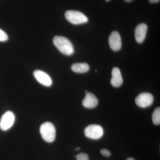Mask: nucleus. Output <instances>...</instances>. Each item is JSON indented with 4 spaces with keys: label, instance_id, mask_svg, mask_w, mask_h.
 I'll return each mask as SVG.
<instances>
[{
    "label": "nucleus",
    "instance_id": "obj_2",
    "mask_svg": "<svg viewBox=\"0 0 160 160\" xmlns=\"http://www.w3.org/2000/svg\"><path fill=\"white\" fill-rule=\"evenodd\" d=\"M40 131L42 138L47 142H52L55 139V127L52 123L49 122L43 123L40 127Z\"/></svg>",
    "mask_w": 160,
    "mask_h": 160
},
{
    "label": "nucleus",
    "instance_id": "obj_21",
    "mask_svg": "<svg viewBox=\"0 0 160 160\" xmlns=\"http://www.w3.org/2000/svg\"><path fill=\"white\" fill-rule=\"evenodd\" d=\"M106 1H107V2H108V1H110V0H106Z\"/></svg>",
    "mask_w": 160,
    "mask_h": 160
},
{
    "label": "nucleus",
    "instance_id": "obj_19",
    "mask_svg": "<svg viewBox=\"0 0 160 160\" xmlns=\"http://www.w3.org/2000/svg\"><path fill=\"white\" fill-rule=\"evenodd\" d=\"M127 160H135L134 159L132 158H128V159H127Z\"/></svg>",
    "mask_w": 160,
    "mask_h": 160
},
{
    "label": "nucleus",
    "instance_id": "obj_13",
    "mask_svg": "<svg viewBox=\"0 0 160 160\" xmlns=\"http://www.w3.org/2000/svg\"><path fill=\"white\" fill-rule=\"evenodd\" d=\"M152 120L155 125H158L160 124V108L158 107L155 109L152 115Z\"/></svg>",
    "mask_w": 160,
    "mask_h": 160
},
{
    "label": "nucleus",
    "instance_id": "obj_4",
    "mask_svg": "<svg viewBox=\"0 0 160 160\" xmlns=\"http://www.w3.org/2000/svg\"><path fill=\"white\" fill-rule=\"evenodd\" d=\"M103 134L104 130L99 125H90L85 129V134L86 137L92 139H99L103 136Z\"/></svg>",
    "mask_w": 160,
    "mask_h": 160
},
{
    "label": "nucleus",
    "instance_id": "obj_3",
    "mask_svg": "<svg viewBox=\"0 0 160 160\" xmlns=\"http://www.w3.org/2000/svg\"><path fill=\"white\" fill-rule=\"evenodd\" d=\"M67 21L74 25L84 24L88 22V18L82 12L75 10H68L65 13Z\"/></svg>",
    "mask_w": 160,
    "mask_h": 160
},
{
    "label": "nucleus",
    "instance_id": "obj_18",
    "mask_svg": "<svg viewBox=\"0 0 160 160\" xmlns=\"http://www.w3.org/2000/svg\"><path fill=\"white\" fill-rule=\"evenodd\" d=\"M126 2H131V1H132V0H124Z\"/></svg>",
    "mask_w": 160,
    "mask_h": 160
},
{
    "label": "nucleus",
    "instance_id": "obj_1",
    "mask_svg": "<svg viewBox=\"0 0 160 160\" xmlns=\"http://www.w3.org/2000/svg\"><path fill=\"white\" fill-rule=\"evenodd\" d=\"M53 42L59 51L63 54L70 56L74 52L73 46L67 38L62 36H55L53 38Z\"/></svg>",
    "mask_w": 160,
    "mask_h": 160
},
{
    "label": "nucleus",
    "instance_id": "obj_5",
    "mask_svg": "<svg viewBox=\"0 0 160 160\" xmlns=\"http://www.w3.org/2000/svg\"><path fill=\"white\" fill-rule=\"evenodd\" d=\"M15 119V117L12 112H6L0 120V129L2 131L9 130L14 124Z\"/></svg>",
    "mask_w": 160,
    "mask_h": 160
},
{
    "label": "nucleus",
    "instance_id": "obj_8",
    "mask_svg": "<svg viewBox=\"0 0 160 160\" xmlns=\"http://www.w3.org/2000/svg\"><path fill=\"white\" fill-rule=\"evenodd\" d=\"M33 76L38 82L45 86L49 87L52 85V80L49 75L41 70H35L33 72Z\"/></svg>",
    "mask_w": 160,
    "mask_h": 160
},
{
    "label": "nucleus",
    "instance_id": "obj_6",
    "mask_svg": "<svg viewBox=\"0 0 160 160\" xmlns=\"http://www.w3.org/2000/svg\"><path fill=\"white\" fill-rule=\"evenodd\" d=\"M154 98L149 92H143L139 95L135 99L136 104L141 108H146L153 103Z\"/></svg>",
    "mask_w": 160,
    "mask_h": 160
},
{
    "label": "nucleus",
    "instance_id": "obj_9",
    "mask_svg": "<svg viewBox=\"0 0 160 160\" xmlns=\"http://www.w3.org/2000/svg\"><path fill=\"white\" fill-rule=\"evenodd\" d=\"M148 27L146 24L142 23L139 24L135 30V37L137 42L142 43L145 39L147 33Z\"/></svg>",
    "mask_w": 160,
    "mask_h": 160
},
{
    "label": "nucleus",
    "instance_id": "obj_17",
    "mask_svg": "<svg viewBox=\"0 0 160 160\" xmlns=\"http://www.w3.org/2000/svg\"><path fill=\"white\" fill-rule=\"evenodd\" d=\"M149 2L151 3H156L160 2V0H149Z\"/></svg>",
    "mask_w": 160,
    "mask_h": 160
},
{
    "label": "nucleus",
    "instance_id": "obj_7",
    "mask_svg": "<svg viewBox=\"0 0 160 160\" xmlns=\"http://www.w3.org/2000/svg\"><path fill=\"white\" fill-rule=\"evenodd\" d=\"M109 43L110 48L113 51H117L122 48V39L118 31L112 32L109 38Z\"/></svg>",
    "mask_w": 160,
    "mask_h": 160
},
{
    "label": "nucleus",
    "instance_id": "obj_15",
    "mask_svg": "<svg viewBox=\"0 0 160 160\" xmlns=\"http://www.w3.org/2000/svg\"><path fill=\"white\" fill-rule=\"evenodd\" d=\"M8 40V36L5 31L0 29V42H6Z\"/></svg>",
    "mask_w": 160,
    "mask_h": 160
},
{
    "label": "nucleus",
    "instance_id": "obj_10",
    "mask_svg": "<svg viewBox=\"0 0 160 160\" xmlns=\"http://www.w3.org/2000/svg\"><path fill=\"white\" fill-rule=\"evenodd\" d=\"M98 102V98L94 94L87 92L85 98L83 100L82 105L86 108L92 109L96 107Z\"/></svg>",
    "mask_w": 160,
    "mask_h": 160
},
{
    "label": "nucleus",
    "instance_id": "obj_16",
    "mask_svg": "<svg viewBox=\"0 0 160 160\" xmlns=\"http://www.w3.org/2000/svg\"><path fill=\"white\" fill-rule=\"evenodd\" d=\"M101 153L102 155L106 157H109L111 155V152L107 149H102L101 150Z\"/></svg>",
    "mask_w": 160,
    "mask_h": 160
},
{
    "label": "nucleus",
    "instance_id": "obj_12",
    "mask_svg": "<svg viewBox=\"0 0 160 160\" xmlns=\"http://www.w3.org/2000/svg\"><path fill=\"white\" fill-rule=\"evenodd\" d=\"M71 69L77 73H85L89 70V66L87 63H75L71 66Z\"/></svg>",
    "mask_w": 160,
    "mask_h": 160
},
{
    "label": "nucleus",
    "instance_id": "obj_14",
    "mask_svg": "<svg viewBox=\"0 0 160 160\" xmlns=\"http://www.w3.org/2000/svg\"><path fill=\"white\" fill-rule=\"evenodd\" d=\"M76 157L77 160H89L88 155L83 152L78 154Z\"/></svg>",
    "mask_w": 160,
    "mask_h": 160
},
{
    "label": "nucleus",
    "instance_id": "obj_11",
    "mask_svg": "<svg viewBox=\"0 0 160 160\" xmlns=\"http://www.w3.org/2000/svg\"><path fill=\"white\" fill-rule=\"evenodd\" d=\"M112 77L111 79L112 86L115 87H119L123 84V78L120 69L114 67L112 71Z\"/></svg>",
    "mask_w": 160,
    "mask_h": 160
},
{
    "label": "nucleus",
    "instance_id": "obj_20",
    "mask_svg": "<svg viewBox=\"0 0 160 160\" xmlns=\"http://www.w3.org/2000/svg\"><path fill=\"white\" fill-rule=\"evenodd\" d=\"M80 149V148H79V147H78V148H77V149H76V150H77H77H79Z\"/></svg>",
    "mask_w": 160,
    "mask_h": 160
}]
</instances>
